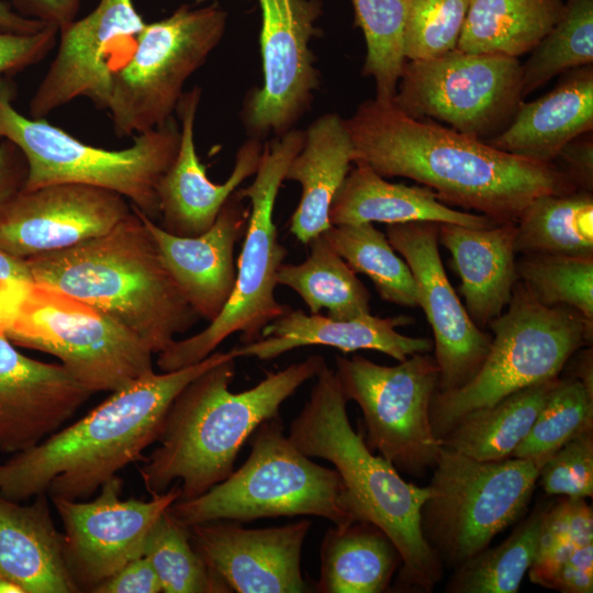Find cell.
<instances>
[{"label": "cell", "mask_w": 593, "mask_h": 593, "mask_svg": "<svg viewBox=\"0 0 593 593\" xmlns=\"http://www.w3.org/2000/svg\"><path fill=\"white\" fill-rule=\"evenodd\" d=\"M0 593H24L22 588L11 580L0 578Z\"/></svg>", "instance_id": "54"}, {"label": "cell", "mask_w": 593, "mask_h": 593, "mask_svg": "<svg viewBox=\"0 0 593 593\" xmlns=\"http://www.w3.org/2000/svg\"><path fill=\"white\" fill-rule=\"evenodd\" d=\"M385 532L368 521L329 528L321 546L320 593H382L401 567Z\"/></svg>", "instance_id": "30"}, {"label": "cell", "mask_w": 593, "mask_h": 593, "mask_svg": "<svg viewBox=\"0 0 593 593\" xmlns=\"http://www.w3.org/2000/svg\"><path fill=\"white\" fill-rule=\"evenodd\" d=\"M516 269L518 280L541 304L569 306L593 325V257L524 255Z\"/></svg>", "instance_id": "40"}, {"label": "cell", "mask_w": 593, "mask_h": 593, "mask_svg": "<svg viewBox=\"0 0 593 593\" xmlns=\"http://www.w3.org/2000/svg\"><path fill=\"white\" fill-rule=\"evenodd\" d=\"M563 10L561 0H469L457 49L518 58L534 49Z\"/></svg>", "instance_id": "31"}, {"label": "cell", "mask_w": 593, "mask_h": 593, "mask_svg": "<svg viewBox=\"0 0 593 593\" xmlns=\"http://www.w3.org/2000/svg\"><path fill=\"white\" fill-rule=\"evenodd\" d=\"M593 64V0H567L558 22L523 65V98L557 75Z\"/></svg>", "instance_id": "38"}, {"label": "cell", "mask_w": 593, "mask_h": 593, "mask_svg": "<svg viewBox=\"0 0 593 593\" xmlns=\"http://www.w3.org/2000/svg\"><path fill=\"white\" fill-rule=\"evenodd\" d=\"M143 556L156 571L165 593H230L193 548L189 527L168 508L153 524Z\"/></svg>", "instance_id": "39"}, {"label": "cell", "mask_w": 593, "mask_h": 593, "mask_svg": "<svg viewBox=\"0 0 593 593\" xmlns=\"http://www.w3.org/2000/svg\"><path fill=\"white\" fill-rule=\"evenodd\" d=\"M163 592L159 579L145 556L121 568L99 584L92 593H158Z\"/></svg>", "instance_id": "47"}, {"label": "cell", "mask_w": 593, "mask_h": 593, "mask_svg": "<svg viewBox=\"0 0 593 593\" xmlns=\"http://www.w3.org/2000/svg\"><path fill=\"white\" fill-rule=\"evenodd\" d=\"M81 0H11L20 15L37 20L58 30L76 20Z\"/></svg>", "instance_id": "49"}, {"label": "cell", "mask_w": 593, "mask_h": 593, "mask_svg": "<svg viewBox=\"0 0 593 593\" xmlns=\"http://www.w3.org/2000/svg\"><path fill=\"white\" fill-rule=\"evenodd\" d=\"M593 429V394L575 377L559 379L515 458H549L578 435Z\"/></svg>", "instance_id": "41"}, {"label": "cell", "mask_w": 593, "mask_h": 593, "mask_svg": "<svg viewBox=\"0 0 593 593\" xmlns=\"http://www.w3.org/2000/svg\"><path fill=\"white\" fill-rule=\"evenodd\" d=\"M538 482L550 496L592 497L593 429L556 450L542 466Z\"/></svg>", "instance_id": "43"}, {"label": "cell", "mask_w": 593, "mask_h": 593, "mask_svg": "<svg viewBox=\"0 0 593 593\" xmlns=\"http://www.w3.org/2000/svg\"><path fill=\"white\" fill-rule=\"evenodd\" d=\"M469 0H407L404 57L424 60L457 48Z\"/></svg>", "instance_id": "42"}, {"label": "cell", "mask_w": 593, "mask_h": 593, "mask_svg": "<svg viewBox=\"0 0 593 593\" xmlns=\"http://www.w3.org/2000/svg\"><path fill=\"white\" fill-rule=\"evenodd\" d=\"M385 235L412 271L418 306L434 334L437 391L458 389L481 368L492 335L472 321L446 275L438 250V223L387 224Z\"/></svg>", "instance_id": "18"}, {"label": "cell", "mask_w": 593, "mask_h": 593, "mask_svg": "<svg viewBox=\"0 0 593 593\" xmlns=\"http://www.w3.org/2000/svg\"><path fill=\"white\" fill-rule=\"evenodd\" d=\"M514 247L523 255L593 257L592 191L535 198L516 221Z\"/></svg>", "instance_id": "34"}, {"label": "cell", "mask_w": 593, "mask_h": 593, "mask_svg": "<svg viewBox=\"0 0 593 593\" xmlns=\"http://www.w3.org/2000/svg\"><path fill=\"white\" fill-rule=\"evenodd\" d=\"M323 235L355 273L372 281L382 300L404 307L418 306L409 265L371 222L331 225Z\"/></svg>", "instance_id": "36"}, {"label": "cell", "mask_w": 593, "mask_h": 593, "mask_svg": "<svg viewBox=\"0 0 593 593\" xmlns=\"http://www.w3.org/2000/svg\"><path fill=\"white\" fill-rule=\"evenodd\" d=\"M248 440L249 455L237 470L205 493L168 507L176 519L186 526L299 515L326 518L335 526L357 521L338 471L301 452L284 434L280 414L265 419Z\"/></svg>", "instance_id": "6"}, {"label": "cell", "mask_w": 593, "mask_h": 593, "mask_svg": "<svg viewBox=\"0 0 593 593\" xmlns=\"http://www.w3.org/2000/svg\"><path fill=\"white\" fill-rule=\"evenodd\" d=\"M355 22L363 33L367 54L362 75L372 77L376 99L392 101L406 61L404 26L407 0H351Z\"/></svg>", "instance_id": "37"}, {"label": "cell", "mask_w": 593, "mask_h": 593, "mask_svg": "<svg viewBox=\"0 0 593 593\" xmlns=\"http://www.w3.org/2000/svg\"><path fill=\"white\" fill-rule=\"evenodd\" d=\"M307 245L310 254L304 261L281 264L277 283L298 293L312 314L326 310V315L337 320L371 314L368 289L324 235Z\"/></svg>", "instance_id": "33"}, {"label": "cell", "mask_w": 593, "mask_h": 593, "mask_svg": "<svg viewBox=\"0 0 593 593\" xmlns=\"http://www.w3.org/2000/svg\"><path fill=\"white\" fill-rule=\"evenodd\" d=\"M27 174L26 161L21 150L10 141L0 142V202L20 190Z\"/></svg>", "instance_id": "50"}, {"label": "cell", "mask_w": 593, "mask_h": 593, "mask_svg": "<svg viewBox=\"0 0 593 593\" xmlns=\"http://www.w3.org/2000/svg\"><path fill=\"white\" fill-rule=\"evenodd\" d=\"M592 349L584 350L580 355V359L577 366V376L584 387L593 394V365H592Z\"/></svg>", "instance_id": "53"}, {"label": "cell", "mask_w": 593, "mask_h": 593, "mask_svg": "<svg viewBox=\"0 0 593 593\" xmlns=\"http://www.w3.org/2000/svg\"><path fill=\"white\" fill-rule=\"evenodd\" d=\"M201 88L184 91L176 113L180 121L178 152L158 183L159 221L168 233L197 236L209 230L228 198L258 169L265 142L255 137L239 146L231 175L215 183L206 175L194 144V123Z\"/></svg>", "instance_id": "22"}, {"label": "cell", "mask_w": 593, "mask_h": 593, "mask_svg": "<svg viewBox=\"0 0 593 593\" xmlns=\"http://www.w3.org/2000/svg\"><path fill=\"white\" fill-rule=\"evenodd\" d=\"M547 460L481 461L441 446L421 530L444 567L456 568L490 546L525 513Z\"/></svg>", "instance_id": "11"}, {"label": "cell", "mask_w": 593, "mask_h": 593, "mask_svg": "<svg viewBox=\"0 0 593 593\" xmlns=\"http://www.w3.org/2000/svg\"><path fill=\"white\" fill-rule=\"evenodd\" d=\"M145 23L132 0H100L85 18L60 27L57 53L30 100V116L43 119L82 97L103 110L111 76Z\"/></svg>", "instance_id": "17"}, {"label": "cell", "mask_w": 593, "mask_h": 593, "mask_svg": "<svg viewBox=\"0 0 593 593\" xmlns=\"http://www.w3.org/2000/svg\"><path fill=\"white\" fill-rule=\"evenodd\" d=\"M315 379L288 437L305 456L334 465L357 521L376 524L391 538L402 558L396 588L430 593L444 577V566L421 530V508L428 488L406 482L388 460L369 449L363 434L351 427L347 400L326 362Z\"/></svg>", "instance_id": "5"}, {"label": "cell", "mask_w": 593, "mask_h": 593, "mask_svg": "<svg viewBox=\"0 0 593 593\" xmlns=\"http://www.w3.org/2000/svg\"><path fill=\"white\" fill-rule=\"evenodd\" d=\"M93 393L61 363L30 358L0 335V451L36 446Z\"/></svg>", "instance_id": "21"}, {"label": "cell", "mask_w": 593, "mask_h": 593, "mask_svg": "<svg viewBox=\"0 0 593 593\" xmlns=\"http://www.w3.org/2000/svg\"><path fill=\"white\" fill-rule=\"evenodd\" d=\"M5 280L33 281L26 258L0 250V284Z\"/></svg>", "instance_id": "52"}, {"label": "cell", "mask_w": 593, "mask_h": 593, "mask_svg": "<svg viewBox=\"0 0 593 593\" xmlns=\"http://www.w3.org/2000/svg\"><path fill=\"white\" fill-rule=\"evenodd\" d=\"M549 503H539L512 534L457 566L446 593H517L537 551L542 518Z\"/></svg>", "instance_id": "35"}, {"label": "cell", "mask_w": 593, "mask_h": 593, "mask_svg": "<svg viewBox=\"0 0 593 593\" xmlns=\"http://www.w3.org/2000/svg\"><path fill=\"white\" fill-rule=\"evenodd\" d=\"M233 356L214 351L172 371H152L111 392L77 422L0 463V495L16 502L47 493L87 500L157 441L178 393L209 368Z\"/></svg>", "instance_id": "2"}, {"label": "cell", "mask_w": 593, "mask_h": 593, "mask_svg": "<svg viewBox=\"0 0 593 593\" xmlns=\"http://www.w3.org/2000/svg\"><path fill=\"white\" fill-rule=\"evenodd\" d=\"M12 76H0V138L23 154L27 174L24 189L55 183L103 188L126 198L150 220L159 219L158 183L171 165L180 142L175 116L133 136L123 149L86 144L43 119L25 116L14 107Z\"/></svg>", "instance_id": "7"}, {"label": "cell", "mask_w": 593, "mask_h": 593, "mask_svg": "<svg viewBox=\"0 0 593 593\" xmlns=\"http://www.w3.org/2000/svg\"><path fill=\"white\" fill-rule=\"evenodd\" d=\"M515 233L514 222L488 228L438 224V242L452 257L465 307L480 328L504 312L518 281Z\"/></svg>", "instance_id": "26"}, {"label": "cell", "mask_w": 593, "mask_h": 593, "mask_svg": "<svg viewBox=\"0 0 593 593\" xmlns=\"http://www.w3.org/2000/svg\"><path fill=\"white\" fill-rule=\"evenodd\" d=\"M304 131L292 128L265 143L253 182L238 189L249 201L244 243L236 262V281L222 312L201 332L174 340L158 354L163 372L198 363L231 335L242 344L257 340L262 329L284 313L288 305L275 296L277 273L288 250L280 244L273 222L276 200L292 158L303 145Z\"/></svg>", "instance_id": "8"}, {"label": "cell", "mask_w": 593, "mask_h": 593, "mask_svg": "<svg viewBox=\"0 0 593 593\" xmlns=\"http://www.w3.org/2000/svg\"><path fill=\"white\" fill-rule=\"evenodd\" d=\"M58 29L46 25L34 33L0 30V76H12L45 58L56 46Z\"/></svg>", "instance_id": "46"}, {"label": "cell", "mask_w": 593, "mask_h": 593, "mask_svg": "<svg viewBox=\"0 0 593 593\" xmlns=\"http://www.w3.org/2000/svg\"><path fill=\"white\" fill-rule=\"evenodd\" d=\"M563 171L580 190L593 189V137L592 131L569 142L559 153Z\"/></svg>", "instance_id": "48"}, {"label": "cell", "mask_w": 593, "mask_h": 593, "mask_svg": "<svg viewBox=\"0 0 593 593\" xmlns=\"http://www.w3.org/2000/svg\"><path fill=\"white\" fill-rule=\"evenodd\" d=\"M0 335L55 356L91 391L113 392L153 369V353L93 307L35 281L13 286L0 311Z\"/></svg>", "instance_id": "10"}, {"label": "cell", "mask_w": 593, "mask_h": 593, "mask_svg": "<svg viewBox=\"0 0 593 593\" xmlns=\"http://www.w3.org/2000/svg\"><path fill=\"white\" fill-rule=\"evenodd\" d=\"M412 322L405 315L379 317L372 314L337 320L321 313L306 314L288 306L282 315L262 329L257 340L235 346L230 353L236 359L254 357L272 360L295 348L321 345L346 354L376 350L402 361L415 354L429 353L434 347L428 338L410 337L396 331Z\"/></svg>", "instance_id": "24"}, {"label": "cell", "mask_w": 593, "mask_h": 593, "mask_svg": "<svg viewBox=\"0 0 593 593\" xmlns=\"http://www.w3.org/2000/svg\"><path fill=\"white\" fill-rule=\"evenodd\" d=\"M335 365L345 399L362 412L369 449L399 472L424 477L435 467L441 448L429 414L439 379L435 358L415 354L384 366L361 355L336 356Z\"/></svg>", "instance_id": "13"}, {"label": "cell", "mask_w": 593, "mask_h": 593, "mask_svg": "<svg viewBox=\"0 0 593 593\" xmlns=\"http://www.w3.org/2000/svg\"><path fill=\"white\" fill-rule=\"evenodd\" d=\"M203 1V0H201ZM262 85L249 91L240 119L248 137L265 141L295 128L310 109L320 75L310 43L322 14L318 0H258Z\"/></svg>", "instance_id": "15"}, {"label": "cell", "mask_w": 593, "mask_h": 593, "mask_svg": "<svg viewBox=\"0 0 593 593\" xmlns=\"http://www.w3.org/2000/svg\"><path fill=\"white\" fill-rule=\"evenodd\" d=\"M0 578L13 581L24 593L78 592L47 493L34 496L29 505L0 495Z\"/></svg>", "instance_id": "27"}, {"label": "cell", "mask_w": 593, "mask_h": 593, "mask_svg": "<svg viewBox=\"0 0 593 593\" xmlns=\"http://www.w3.org/2000/svg\"><path fill=\"white\" fill-rule=\"evenodd\" d=\"M547 94L522 102L511 123L485 141L504 152L553 164L561 149L593 130V66L562 74Z\"/></svg>", "instance_id": "25"}, {"label": "cell", "mask_w": 593, "mask_h": 593, "mask_svg": "<svg viewBox=\"0 0 593 593\" xmlns=\"http://www.w3.org/2000/svg\"><path fill=\"white\" fill-rule=\"evenodd\" d=\"M353 144L345 119L327 113L304 131L299 153L290 161L284 180L301 186V199L290 220V233L309 244L329 226V209L354 163Z\"/></svg>", "instance_id": "29"}, {"label": "cell", "mask_w": 593, "mask_h": 593, "mask_svg": "<svg viewBox=\"0 0 593 593\" xmlns=\"http://www.w3.org/2000/svg\"><path fill=\"white\" fill-rule=\"evenodd\" d=\"M227 13L217 4H183L145 23L126 61L111 76L104 109L119 137L156 128L174 116L189 77L220 44Z\"/></svg>", "instance_id": "12"}, {"label": "cell", "mask_w": 593, "mask_h": 593, "mask_svg": "<svg viewBox=\"0 0 593 593\" xmlns=\"http://www.w3.org/2000/svg\"><path fill=\"white\" fill-rule=\"evenodd\" d=\"M188 527L193 548L230 592H310L301 571L310 519L253 529L224 519Z\"/></svg>", "instance_id": "20"}, {"label": "cell", "mask_w": 593, "mask_h": 593, "mask_svg": "<svg viewBox=\"0 0 593 593\" xmlns=\"http://www.w3.org/2000/svg\"><path fill=\"white\" fill-rule=\"evenodd\" d=\"M593 544V511L586 499L562 496L545 512L538 550L557 546Z\"/></svg>", "instance_id": "45"}, {"label": "cell", "mask_w": 593, "mask_h": 593, "mask_svg": "<svg viewBox=\"0 0 593 593\" xmlns=\"http://www.w3.org/2000/svg\"><path fill=\"white\" fill-rule=\"evenodd\" d=\"M132 213L126 198L103 188H21L0 202V250L30 258L70 248L110 232Z\"/></svg>", "instance_id": "19"}, {"label": "cell", "mask_w": 593, "mask_h": 593, "mask_svg": "<svg viewBox=\"0 0 593 593\" xmlns=\"http://www.w3.org/2000/svg\"><path fill=\"white\" fill-rule=\"evenodd\" d=\"M233 356L190 381L171 402L157 441L139 474L147 492L167 491L179 480L181 496L194 499L225 480L254 430L279 414L281 404L326 362L312 355L268 372L250 389L232 392Z\"/></svg>", "instance_id": "3"}, {"label": "cell", "mask_w": 593, "mask_h": 593, "mask_svg": "<svg viewBox=\"0 0 593 593\" xmlns=\"http://www.w3.org/2000/svg\"><path fill=\"white\" fill-rule=\"evenodd\" d=\"M354 164L331 205V225L434 222L488 228L500 224L443 203L427 187L390 182L365 163Z\"/></svg>", "instance_id": "28"}, {"label": "cell", "mask_w": 593, "mask_h": 593, "mask_svg": "<svg viewBox=\"0 0 593 593\" xmlns=\"http://www.w3.org/2000/svg\"><path fill=\"white\" fill-rule=\"evenodd\" d=\"M345 124L354 163H365L384 178L412 179L443 203L499 223H516L537 197L580 190L555 164L504 152L436 121L414 119L393 101L366 100Z\"/></svg>", "instance_id": "1"}, {"label": "cell", "mask_w": 593, "mask_h": 593, "mask_svg": "<svg viewBox=\"0 0 593 593\" xmlns=\"http://www.w3.org/2000/svg\"><path fill=\"white\" fill-rule=\"evenodd\" d=\"M392 101L414 119L440 121L488 141L511 123L523 102V65L518 58L457 48L406 60Z\"/></svg>", "instance_id": "14"}, {"label": "cell", "mask_w": 593, "mask_h": 593, "mask_svg": "<svg viewBox=\"0 0 593 593\" xmlns=\"http://www.w3.org/2000/svg\"><path fill=\"white\" fill-rule=\"evenodd\" d=\"M134 209L152 233L165 266L187 302L200 318L209 323L215 320L235 286L234 249L245 235L249 216V205L244 204L238 189L212 226L197 236L168 233Z\"/></svg>", "instance_id": "23"}, {"label": "cell", "mask_w": 593, "mask_h": 593, "mask_svg": "<svg viewBox=\"0 0 593 593\" xmlns=\"http://www.w3.org/2000/svg\"><path fill=\"white\" fill-rule=\"evenodd\" d=\"M46 25L37 20L29 19L15 12L10 4L0 0V30L14 33H34Z\"/></svg>", "instance_id": "51"}, {"label": "cell", "mask_w": 593, "mask_h": 593, "mask_svg": "<svg viewBox=\"0 0 593 593\" xmlns=\"http://www.w3.org/2000/svg\"><path fill=\"white\" fill-rule=\"evenodd\" d=\"M559 379L529 385L467 414L440 439L441 446L481 461L511 458Z\"/></svg>", "instance_id": "32"}, {"label": "cell", "mask_w": 593, "mask_h": 593, "mask_svg": "<svg viewBox=\"0 0 593 593\" xmlns=\"http://www.w3.org/2000/svg\"><path fill=\"white\" fill-rule=\"evenodd\" d=\"M100 489L92 501L51 499L64 525V558L78 592H93L143 556L153 524L181 496L180 485H174L148 501L124 500L118 474Z\"/></svg>", "instance_id": "16"}, {"label": "cell", "mask_w": 593, "mask_h": 593, "mask_svg": "<svg viewBox=\"0 0 593 593\" xmlns=\"http://www.w3.org/2000/svg\"><path fill=\"white\" fill-rule=\"evenodd\" d=\"M488 326L492 342L475 376L458 389L436 391L433 396L430 422L439 441L467 414L558 377L593 334V325L575 310L541 304L519 280L507 310Z\"/></svg>", "instance_id": "9"}, {"label": "cell", "mask_w": 593, "mask_h": 593, "mask_svg": "<svg viewBox=\"0 0 593 593\" xmlns=\"http://www.w3.org/2000/svg\"><path fill=\"white\" fill-rule=\"evenodd\" d=\"M529 580L562 593H592L593 544L557 546L537 551Z\"/></svg>", "instance_id": "44"}, {"label": "cell", "mask_w": 593, "mask_h": 593, "mask_svg": "<svg viewBox=\"0 0 593 593\" xmlns=\"http://www.w3.org/2000/svg\"><path fill=\"white\" fill-rule=\"evenodd\" d=\"M26 260L33 281L93 307L138 337L153 354L165 350L200 320L134 208L101 236Z\"/></svg>", "instance_id": "4"}]
</instances>
